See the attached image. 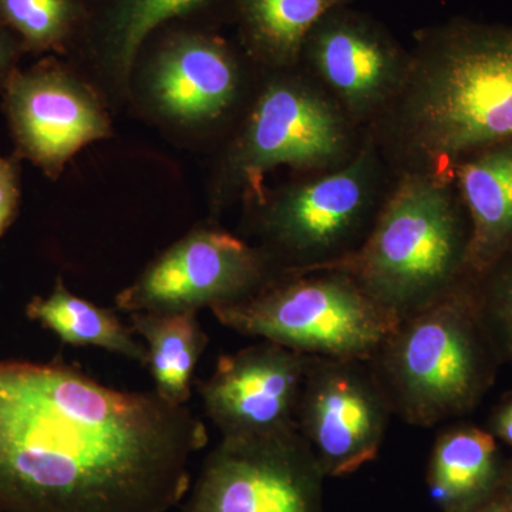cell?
<instances>
[{"label": "cell", "instance_id": "obj_9", "mask_svg": "<svg viewBox=\"0 0 512 512\" xmlns=\"http://www.w3.org/2000/svg\"><path fill=\"white\" fill-rule=\"evenodd\" d=\"M281 275L271 256L228 232L197 228L175 242L116 296L120 311L177 313L232 305Z\"/></svg>", "mask_w": 512, "mask_h": 512}, {"label": "cell", "instance_id": "obj_10", "mask_svg": "<svg viewBox=\"0 0 512 512\" xmlns=\"http://www.w3.org/2000/svg\"><path fill=\"white\" fill-rule=\"evenodd\" d=\"M363 360L309 356L296 426L326 477H346L379 456L392 407Z\"/></svg>", "mask_w": 512, "mask_h": 512}, {"label": "cell", "instance_id": "obj_14", "mask_svg": "<svg viewBox=\"0 0 512 512\" xmlns=\"http://www.w3.org/2000/svg\"><path fill=\"white\" fill-rule=\"evenodd\" d=\"M154 33L148 64L158 110L181 123H208L231 109L241 90V64L211 28L174 22Z\"/></svg>", "mask_w": 512, "mask_h": 512}, {"label": "cell", "instance_id": "obj_19", "mask_svg": "<svg viewBox=\"0 0 512 512\" xmlns=\"http://www.w3.org/2000/svg\"><path fill=\"white\" fill-rule=\"evenodd\" d=\"M128 322L146 342L154 392L174 406H187L195 369L210 342L198 312H133Z\"/></svg>", "mask_w": 512, "mask_h": 512}, {"label": "cell", "instance_id": "obj_24", "mask_svg": "<svg viewBox=\"0 0 512 512\" xmlns=\"http://www.w3.org/2000/svg\"><path fill=\"white\" fill-rule=\"evenodd\" d=\"M23 55L26 52L18 36L0 22V96L5 93L13 74L18 72L19 60Z\"/></svg>", "mask_w": 512, "mask_h": 512}, {"label": "cell", "instance_id": "obj_22", "mask_svg": "<svg viewBox=\"0 0 512 512\" xmlns=\"http://www.w3.org/2000/svg\"><path fill=\"white\" fill-rule=\"evenodd\" d=\"M478 306L495 348L512 359V255L484 276Z\"/></svg>", "mask_w": 512, "mask_h": 512}, {"label": "cell", "instance_id": "obj_8", "mask_svg": "<svg viewBox=\"0 0 512 512\" xmlns=\"http://www.w3.org/2000/svg\"><path fill=\"white\" fill-rule=\"evenodd\" d=\"M377 175L375 147L367 143L339 167L261 201L265 252L291 261L282 275L345 254L372 211Z\"/></svg>", "mask_w": 512, "mask_h": 512}, {"label": "cell", "instance_id": "obj_21", "mask_svg": "<svg viewBox=\"0 0 512 512\" xmlns=\"http://www.w3.org/2000/svg\"><path fill=\"white\" fill-rule=\"evenodd\" d=\"M83 0H0V22L26 53H67L84 25Z\"/></svg>", "mask_w": 512, "mask_h": 512}, {"label": "cell", "instance_id": "obj_26", "mask_svg": "<svg viewBox=\"0 0 512 512\" xmlns=\"http://www.w3.org/2000/svg\"><path fill=\"white\" fill-rule=\"evenodd\" d=\"M497 495L503 501L504 507L508 512H512V461L505 464L503 477H501L500 487Z\"/></svg>", "mask_w": 512, "mask_h": 512}, {"label": "cell", "instance_id": "obj_4", "mask_svg": "<svg viewBox=\"0 0 512 512\" xmlns=\"http://www.w3.org/2000/svg\"><path fill=\"white\" fill-rule=\"evenodd\" d=\"M497 352L467 279L400 319L369 363L392 412L430 427L476 407L493 382Z\"/></svg>", "mask_w": 512, "mask_h": 512}, {"label": "cell", "instance_id": "obj_17", "mask_svg": "<svg viewBox=\"0 0 512 512\" xmlns=\"http://www.w3.org/2000/svg\"><path fill=\"white\" fill-rule=\"evenodd\" d=\"M504 467L493 434L473 426L444 431L427 473L431 500L443 512L483 503L497 493Z\"/></svg>", "mask_w": 512, "mask_h": 512}, {"label": "cell", "instance_id": "obj_25", "mask_svg": "<svg viewBox=\"0 0 512 512\" xmlns=\"http://www.w3.org/2000/svg\"><path fill=\"white\" fill-rule=\"evenodd\" d=\"M491 434L512 446V397L504 400L491 417Z\"/></svg>", "mask_w": 512, "mask_h": 512}, {"label": "cell", "instance_id": "obj_20", "mask_svg": "<svg viewBox=\"0 0 512 512\" xmlns=\"http://www.w3.org/2000/svg\"><path fill=\"white\" fill-rule=\"evenodd\" d=\"M26 315L55 333L64 345L93 346L147 365L146 345L136 338L131 326L121 322L111 309L74 295L62 278H57L55 288L45 298L36 296L28 303Z\"/></svg>", "mask_w": 512, "mask_h": 512}, {"label": "cell", "instance_id": "obj_6", "mask_svg": "<svg viewBox=\"0 0 512 512\" xmlns=\"http://www.w3.org/2000/svg\"><path fill=\"white\" fill-rule=\"evenodd\" d=\"M353 123L315 82L282 76L264 87L229 151L228 173L249 197L276 168L333 170L353 156Z\"/></svg>", "mask_w": 512, "mask_h": 512}, {"label": "cell", "instance_id": "obj_15", "mask_svg": "<svg viewBox=\"0 0 512 512\" xmlns=\"http://www.w3.org/2000/svg\"><path fill=\"white\" fill-rule=\"evenodd\" d=\"M83 5L86 18L73 49L124 86L158 29L174 22L210 28L232 19V0H83Z\"/></svg>", "mask_w": 512, "mask_h": 512}, {"label": "cell", "instance_id": "obj_11", "mask_svg": "<svg viewBox=\"0 0 512 512\" xmlns=\"http://www.w3.org/2000/svg\"><path fill=\"white\" fill-rule=\"evenodd\" d=\"M412 55L382 23L349 5L330 10L303 42L299 64L352 123L383 113L402 92Z\"/></svg>", "mask_w": 512, "mask_h": 512}, {"label": "cell", "instance_id": "obj_5", "mask_svg": "<svg viewBox=\"0 0 512 512\" xmlns=\"http://www.w3.org/2000/svg\"><path fill=\"white\" fill-rule=\"evenodd\" d=\"M227 328L305 356L370 362L400 318L343 272L285 274L255 295L211 309Z\"/></svg>", "mask_w": 512, "mask_h": 512}, {"label": "cell", "instance_id": "obj_27", "mask_svg": "<svg viewBox=\"0 0 512 512\" xmlns=\"http://www.w3.org/2000/svg\"><path fill=\"white\" fill-rule=\"evenodd\" d=\"M454 512H508L507 508L504 507L503 501L500 500L497 493L483 503L474 505V507L466 508V510L454 511Z\"/></svg>", "mask_w": 512, "mask_h": 512}, {"label": "cell", "instance_id": "obj_7", "mask_svg": "<svg viewBox=\"0 0 512 512\" xmlns=\"http://www.w3.org/2000/svg\"><path fill=\"white\" fill-rule=\"evenodd\" d=\"M298 427L222 437L181 512H323V480Z\"/></svg>", "mask_w": 512, "mask_h": 512}, {"label": "cell", "instance_id": "obj_12", "mask_svg": "<svg viewBox=\"0 0 512 512\" xmlns=\"http://www.w3.org/2000/svg\"><path fill=\"white\" fill-rule=\"evenodd\" d=\"M16 157L56 180L83 147L111 136L109 114L92 87L47 57L18 70L3 93Z\"/></svg>", "mask_w": 512, "mask_h": 512}, {"label": "cell", "instance_id": "obj_1", "mask_svg": "<svg viewBox=\"0 0 512 512\" xmlns=\"http://www.w3.org/2000/svg\"><path fill=\"white\" fill-rule=\"evenodd\" d=\"M207 427L67 363L0 360V512H167Z\"/></svg>", "mask_w": 512, "mask_h": 512}, {"label": "cell", "instance_id": "obj_16", "mask_svg": "<svg viewBox=\"0 0 512 512\" xmlns=\"http://www.w3.org/2000/svg\"><path fill=\"white\" fill-rule=\"evenodd\" d=\"M451 175L470 225L467 279L478 282L512 255V140L461 158Z\"/></svg>", "mask_w": 512, "mask_h": 512}, {"label": "cell", "instance_id": "obj_23", "mask_svg": "<svg viewBox=\"0 0 512 512\" xmlns=\"http://www.w3.org/2000/svg\"><path fill=\"white\" fill-rule=\"evenodd\" d=\"M19 205V158L0 157V238L18 217Z\"/></svg>", "mask_w": 512, "mask_h": 512}, {"label": "cell", "instance_id": "obj_18", "mask_svg": "<svg viewBox=\"0 0 512 512\" xmlns=\"http://www.w3.org/2000/svg\"><path fill=\"white\" fill-rule=\"evenodd\" d=\"M352 0H232L239 40L254 62L275 72L298 66L303 42L330 10Z\"/></svg>", "mask_w": 512, "mask_h": 512}, {"label": "cell", "instance_id": "obj_13", "mask_svg": "<svg viewBox=\"0 0 512 512\" xmlns=\"http://www.w3.org/2000/svg\"><path fill=\"white\" fill-rule=\"evenodd\" d=\"M308 360L268 340L222 355L210 379L198 384L205 414L222 437L295 429Z\"/></svg>", "mask_w": 512, "mask_h": 512}, {"label": "cell", "instance_id": "obj_3", "mask_svg": "<svg viewBox=\"0 0 512 512\" xmlns=\"http://www.w3.org/2000/svg\"><path fill=\"white\" fill-rule=\"evenodd\" d=\"M453 183L436 171L404 174L359 248L292 274L343 272L400 319L436 302L467 281L470 225Z\"/></svg>", "mask_w": 512, "mask_h": 512}, {"label": "cell", "instance_id": "obj_2", "mask_svg": "<svg viewBox=\"0 0 512 512\" xmlns=\"http://www.w3.org/2000/svg\"><path fill=\"white\" fill-rule=\"evenodd\" d=\"M393 101L419 170L451 175L461 158L512 140V26L456 19L420 30Z\"/></svg>", "mask_w": 512, "mask_h": 512}]
</instances>
